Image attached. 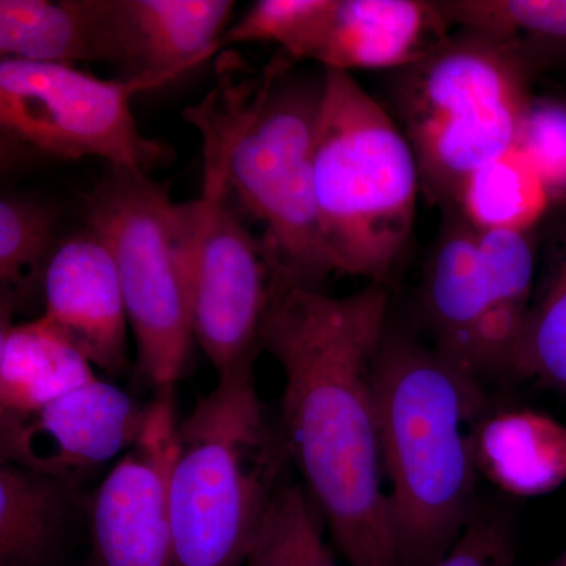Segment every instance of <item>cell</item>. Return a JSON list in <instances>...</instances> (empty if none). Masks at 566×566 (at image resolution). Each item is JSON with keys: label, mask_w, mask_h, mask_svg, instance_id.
<instances>
[{"label": "cell", "mask_w": 566, "mask_h": 566, "mask_svg": "<svg viewBox=\"0 0 566 566\" xmlns=\"http://www.w3.org/2000/svg\"><path fill=\"white\" fill-rule=\"evenodd\" d=\"M387 323L386 283L338 297L275 277L260 333L285 379L290 458L349 566H400L371 385Z\"/></svg>", "instance_id": "1"}, {"label": "cell", "mask_w": 566, "mask_h": 566, "mask_svg": "<svg viewBox=\"0 0 566 566\" xmlns=\"http://www.w3.org/2000/svg\"><path fill=\"white\" fill-rule=\"evenodd\" d=\"M324 81L326 71L300 70L285 54L260 70L229 59L203 102L182 114L202 136L205 177L263 227L275 275L311 289L335 273L315 203Z\"/></svg>", "instance_id": "2"}, {"label": "cell", "mask_w": 566, "mask_h": 566, "mask_svg": "<svg viewBox=\"0 0 566 566\" xmlns=\"http://www.w3.org/2000/svg\"><path fill=\"white\" fill-rule=\"evenodd\" d=\"M390 526L400 566H436L474 517L485 385L387 323L371 368Z\"/></svg>", "instance_id": "3"}, {"label": "cell", "mask_w": 566, "mask_h": 566, "mask_svg": "<svg viewBox=\"0 0 566 566\" xmlns=\"http://www.w3.org/2000/svg\"><path fill=\"white\" fill-rule=\"evenodd\" d=\"M290 458L281 424L260 400L253 363L177 424L169 480L174 566H241L262 531Z\"/></svg>", "instance_id": "4"}, {"label": "cell", "mask_w": 566, "mask_h": 566, "mask_svg": "<svg viewBox=\"0 0 566 566\" xmlns=\"http://www.w3.org/2000/svg\"><path fill=\"white\" fill-rule=\"evenodd\" d=\"M314 181L335 273L386 283L411 240L422 182L400 123L353 74L326 71Z\"/></svg>", "instance_id": "5"}, {"label": "cell", "mask_w": 566, "mask_h": 566, "mask_svg": "<svg viewBox=\"0 0 566 566\" xmlns=\"http://www.w3.org/2000/svg\"><path fill=\"white\" fill-rule=\"evenodd\" d=\"M532 84L512 55L468 31L395 71V112L431 203L450 207L469 175L515 147Z\"/></svg>", "instance_id": "6"}, {"label": "cell", "mask_w": 566, "mask_h": 566, "mask_svg": "<svg viewBox=\"0 0 566 566\" xmlns=\"http://www.w3.org/2000/svg\"><path fill=\"white\" fill-rule=\"evenodd\" d=\"M420 308L433 345L482 385L515 376L539 274L538 232H483L441 208Z\"/></svg>", "instance_id": "7"}, {"label": "cell", "mask_w": 566, "mask_h": 566, "mask_svg": "<svg viewBox=\"0 0 566 566\" xmlns=\"http://www.w3.org/2000/svg\"><path fill=\"white\" fill-rule=\"evenodd\" d=\"M87 227L120 277L140 375L174 389L193 342L186 285V210L144 170L107 166L87 199Z\"/></svg>", "instance_id": "8"}, {"label": "cell", "mask_w": 566, "mask_h": 566, "mask_svg": "<svg viewBox=\"0 0 566 566\" xmlns=\"http://www.w3.org/2000/svg\"><path fill=\"white\" fill-rule=\"evenodd\" d=\"M166 82L147 76L102 80L76 66L2 59L3 139L63 161L99 158L107 166L147 172L161 161L164 148L140 133L132 99Z\"/></svg>", "instance_id": "9"}, {"label": "cell", "mask_w": 566, "mask_h": 566, "mask_svg": "<svg viewBox=\"0 0 566 566\" xmlns=\"http://www.w3.org/2000/svg\"><path fill=\"white\" fill-rule=\"evenodd\" d=\"M186 285L193 342L219 375L255 363L275 271L262 238L221 182L203 178L185 202Z\"/></svg>", "instance_id": "10"}, {"label": "cell", "mask_w": 566, "mask_h": 566, "mask_svg": "<svg viewBox=\"0 0 566 566\" xmlns=\"http://www.w3.org/2000/svg\"><path fill=\"white\" fill-rule=\"evenodd\" d=\"M177 424L174 389L156 390L139 438L93 499L92 566H174L169 480Z\"/></svg>", "instance_id": "11"}, {"label": "cell", "mask_w": 566, "mask_h": 566, "mask_svg": "<svg viewBox=\"0 0 566 566\" xmlns=\"http://www.w3.org/2000/svg\"><path fill=\"white\" fill-rule=\"evenodd\" d=\"M147 409L125 390L96 378L33 411L0 412L2 463L76 486L132 449Z\"/></svg>", "instance_id": "12"}, {"label": "cell", "mask_w": 566, "mask_h": 566, "mask_svg": "<svg viewBox=\"0 0 566 566\" xmlns=\"http://www.w3.org/2000/svg\"><path fill=\"white\" fill-rule=\"evenodd\" d=\"M455 32L438 0H326L296 62L326 71H401Z\"/></svg>", "instance_id": "13"}, {"label": "cell", "mask_w": 566, "mask_h": 566, "mask_svg": "<svg viewBox=\"0 0 566 566\" xmlns=\"http://www.w3.org/2000/svg\"><path fill=\"white\" fill-rule=\"evenodd\" d=\"M40 316L96 368L117 375L128 363V312L117 266L93 230L62 238L41 277Z\"/></svg>", "instance_id": "14"}, {"label": "cell", "mask_w": 566, "mask_h": 566, "mask_svg": "<svg viewBox=\"0 0 566 566\" xmlns=\"http://www.w3.org/2000/svg\"><path fill=\"white\" fill-rule=\"evenodd\" d=\"M230 0H107L122 77L172 81L221 50Z\"/></svg>", "instance_id": "15"}, {"label": "cell", "mask_w": 566, "mask_h": 566, "mask_svg": "<svg viewBox=\"0 0 566 566\" xmlns=\"http://www.w3.org/2000/svg\"><path fill=\"white\" fill-rule=\"evenodd\" d=\"M474 457L499 490L539 497L566 482V427L535 409H490L475 430Z\"/></svg>", "instance_id": "16"}, {"label": "cell", "mask_w": 566, "mask_h": 566, "mask_svg": "<svg viewBox=\"0 0 566 566\" xmlns=\"http://www.w3.org/2000/svg\"><path fill=\"white\" fill-rule=\"evenodd\" d=\"M0 54L51 65H115L106 0H0Z\"/></svg>", "instance_id": "17"}, {"label": "cell", "mask_w": 566, "mask_h": 566, "mask_svg": "<svg viewBox=\"0 0 566 566\" xmlns=\"http://www.w3.org/2000/svg\"><path fill=\"white\" fill-rule=\"evenodd\" d=\"M98 378L71 342L41 318L2 323L0 412H28Z\"/></svg>", "instance_id": "18"}, {"label": "cell", "mask_w": 566, "mask_h": 566, "mask_svg": "<svg viewBox=\"0 0 566 566\" xmlns=\"http://www.w3.org/2000/svg\"><path fill=\"white\" fill-rule=\"evenodd\" d=\"M455 31L504 50L535 81L566 65V0H438Z\"/></svg>", "instance_id": "19"}, {"label": "cell", "mask_w": 566, "mask_h": 566, "mask_svg": "<svg viewBox=\"0 0 566 566\" xmlns=\"http://www.w3.org/2000/svg\"><path fill=\"white\" fill-rule=\"evenodd\" d=\"M73 488L21 465L0 468V566H44L61 542Z\"/></svg>", "instance_id": "20"}, {"label": "cell", "mask_w": 566, "mask_h": 566, "mask_svg": "<svg viewBox=\"0 0 566 566\" xmlns=\"http://www.w3.org/2000/svg\"><path fill=\"white\" fill-rule=\"evenodd\" d=\"M450 208L483 232H538L554 205L515 145L469 175Z\"/></svg>", "instance_id": "21"}, {"label": "cell", "mask_w": 566, "mask_h": 566, "mask_svg": "<svg viewBox=\"0 0 566 566\" xmlns=\"http://www.w3.org/2000/svg\"><path fill=\"white\" fill-rule=\"evenodd\" d=\"M543 249L534 304L515 360V376L534 379L566 400V216Z\"/></svg>", "instance_id": "22"}, {"label": "cell", "mask_w": 566, "mask_h": 566, "mask_svg": "<svg viewBox=\"0 0 566 566\" xmlns=\"http://www.w3.org/2000/svg\"><path fill=\"white\" fill-rule=\"evenodd\" d=\"M54 211L39 200L3 196L0 200V286L2 323L21 301L41 289L44 268L57 245Z\"/></svg>", "instance_id": "23"}, {"label": "cell", "mask_w": 566, "mask_h": 566, "mask_svg": "<svg viewBox=\"0 0 566 566\" xmlns=\"http://www.w3.org/2000/svg\"><path fill=\"white\" fill-rule=\"evenodd\" d=\"M318 506L307 491L283 483L245 566H338L324 543Z\"/></svg>", "instance_id": "24"}, {"label": "cell", "mask_w": 566, "mask_h": 566, "mask_svg": "<svg viewBox=\"0 0 566 566\" xmlns=\"http://www.w3.org/2000/svg\"><path fill=\"white\" fill-rule=\"evenodd\" d=\"M516 148L538 174L554 207H566V99L532 95Z\"/></svg>", "instance_id": "25"}, {"label": "cell", "mask_w": 566, "mask_h": 566, "mask_svg": "<svg viewBox=\"0 0 566 566\" xmlns=\"http://www.w3.org/2000/svg\"><path fill=\"white\" fill-rule=\"evenodd\" d=\"M326 0H259L240 21L227 29L221 48L230 44L271 41L292 59L312 28Z\"/></svg>", "instance_id": "26"}, {"label": "cell", "mask_w": 566, "mask_h": 566, "mask_svg": "<svg viewBox=\"0 0 566 566\" xmlns=\"http://www.w3.org/2000/svg\"><path fill=\"white\" fill-rule=\"evenodd\" d=\"M512 532L497 516L475 515L463 535L436 566H513Z\"/></svg>", "instance_id": "27"}, {"label": "cell", "mask_w": 566, "mask_h": 566, "mask_svg": "<svg viewBox=\"0 0 566 566\" xmlns=\"http://www.w3.org/2000/svg\"><path fill=\"white\" fill-rule=\"evenodd\" d=\"M547 566H566V549L565 553H562L560 556H558L556 560L553 562V564Z\"/></svg>", "instance_id": "28"}]
</instances>
